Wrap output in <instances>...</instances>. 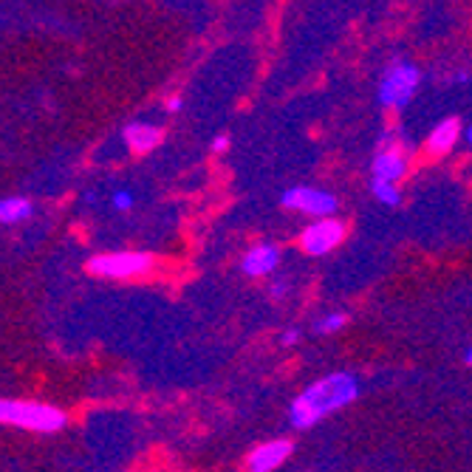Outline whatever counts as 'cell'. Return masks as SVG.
<instances>
[{"label":"cell","mask_w":472,"mask_h":472,"mask_svg":"<svg viewBox=\"0 0 472 472\" xmlns=\"http://www.w3.org/2000/svg\"><path fill=\"white\" fill-rule=\"evenodd\" d=\"M359 396V382L351 373H331L320 382H314L311 387H306L289 407V418L297 430H306L311 424H317L320 418H325L328 413L351 404Z\"/></svg>","instance_id":"obj_1"},{"label":"cell","mask_w":472,"mask_h":472,"mask_svg":"<svg viewBox=\"0 0 472 472\" xmlns=\"http://www.w3.org/2000/svg\"><path fill=\"white\" fill-rule=\"evenodd\" d=\"M0 421L6 424H18L23 430H37V433H57L66 427V413L51 407V404H40V402H9L0 399Z\"/></svg>","instance_id":"obj_2"},{"label":"cell","mask_w":472,"mask_h":472,"mask_svg":"<svg viewBox=\"0 0 472 472\" xmlns=\"http://www.w3.org/2000/svg\"><path fill=\"white\" fill-rule=\"evenodd\" d=\"M418 80H421V74H418L416 66H410V63H393L385 71V80L379 82V91H376L382 108L402 111L413 99V94L418 88Z\"/></svg>","instance_id":"obj_3"},{"label":"cell","mask_w":472,"mask_h":472,"mask_svg":"<svg viewBox=\"0 0 472 472\" xmlns=\"http://www.w3.org/2000/svg\"><path fill=\"white\" fill-rule=\"evenodd\" d=\"M88 269L91 275L111 278V280L142 278L153 269V255L150 252H105V255H97L88 263Z\"/></svg>","instance_id":"obj_4"},{"label":"cell","mask_w":472,"mask_h":472,"mask_svg":"<svg viewBox=\"0 0 472 472\" xmlns=\"http://www.w3.org/2000/svg\"><path fill=\"white\" fill-rule=\"evenodd\" d=\"M342 238H345V226L340 221H334V218H323V221L306 226L300 244H303L306 255L320 258V255H328L331 249H337L342 244Z\"/></svg>","instance_id":"obj_5"},{"label":"cell","mask_w":472,"mask_h":472,"mask_svg":"<svg viewBox=\"0 0 472 472\" xmlns=\"http://www.w3.org/2000/svg\"><path fill=\"white\" fill-rule=\"evenodd\" d=\"M280 204L286 209H300L309 215H331L337 209V198L317 187H292L283 192Z\"/></svg>","instance_id":"obj_6"},{"label":"cell","mask_w":472,"mask_h":472,"mask_svg":"<svg viewBox=\"0 0 472 472\" xmlns=\"http://www.w3.org/2000/svg\"><path fill=\"white\" fill-rule=\"evenodd\" d=\"M292 449H294V444H292V441H283V438L269 441V444H261L258 449H252L247 466H249L252 472H269V469H278V466L292 455Z\"/></svg>","instance_id":"obj_7"},{"label":"cell","mask_w":472,"mask_h":472,"mask_svg":"<svg viewBox=\"0 0 472 472\" xmlns=\"http://www.w3.org/2000/svg\"><path fill=\"white\" fill-rule=\"evenodd\" d=\"M278 263H280V249L266 244V247H255V249L244 258L241 269H244V275H249V278H263V275L275 272Z\"/></svg>","instance_id":"obj_8"},{"label":"cell","mask_w":472,"mask_h":472,"mask_svg":"<svg viewBox=\"0 0 472 472\" xmlns=\"http://www.w3.org/2000/svg\"><path fill=\"white\" fill-rule=\"evenodd\" d=\"M161 128H156V125H147V122H133V125H128L125 128V142L130 144V150H136V153H147V150H153L159 142H161Z\"/></svg>","instance_id":"obj_9"},{"label":"cell","mask_w":472,"mask_h":472,"mask_svg":"<svg viewBox=\"0 0 472 472\" xmlns=\"http://www.w3.org/2000/svg\"><path fill=\"white\" fill-rule=\"evenodd\" d=\"M458 136H461V125H458V119H444L441 125H435V130L430 133V139H427V150L433 153V156H444V153H449L452 147H455V142H458Z\"/></svg>","instance_id":"obj_10"},{"label":"cell","mask_w":472,"mask_h":472,"mask_svg":"<svg viewBox=\"0 0 472 472\" xmlns=\"http://www.w3.org/2000/svg\"><path fill=\"white\" fill-rule=\"evenodd\" d=\"M407 173V159L399 150H382L373 159V178H385V181H399Z\"/></svg>","instance_id":"obj_11"},{"label":"cell","mask_w":472,"mask_h":472,"mask_svg":"<svg viewBox=\"0 0 472 472\" xmlns=\"http://www.w3.org/2000/svg\"><path fill=\"white\" fill-rule=\"evenodd\" d=\"M32 215V204L26 198H4L0 201V223H18Z\"/></svg>","instance_id":"obj_12"},{"label":"cell","mask_w":472,"mask_h":472,"mask_svg":"<svg viewBox=\"0 0 472 472\" xmlns=\"http://www.w3.org/2000/svg\"><path fill=\"white\" fill-rule=\"evenodd\" d=\"M373 195L376 201H382L385 206H399L402 204V192L396 187V181H385V178H373Z\"/></svg>","instance_id":"obj_13"},{"label":"cell","mask_w":472,"mask_h":472,"mask_svg":"<svg viewBox=\"0 0 472 472\" xmlns=\"http://www.w3.org/2000/svg\"><path fill=\"white\" fill-rule=\"evenodd\" d=\"M345 323H348L345 314H328L323 323H317V334H334V331H340Z\"/></svg>","instance_id":"obj_14"},{"label":"cell","mask_w":472,"mask_h":472,"mask_svg":"<svg viewBox=\"0 0 472 472\" xmlns=\"http://www.w3.org/2000/svg\"><path fill=\"white\" fill-rule=\"evenodd\" d=\"M113 206H116V209H122V212H125V209H130V206H133V195H130V192H125V190H119V192L113 195Z\"/></svg>","instance_id":"obj_15"},{"label":"cell","mask_w":472,"mask_h":472,"mask_svg":"<svg viewBox=\"0 0 472 472\" xmlns=\"http://www.w3.org/2000/svg\"><path fill=\"white\" fill-rule=\"evenodd\" d=\"M226 147H229V136H226V133H223V136H215V139H212V150H215V153H223Z\"/></svg>","instance_id":"obj_16"},{"label":"cell","mask_w":472,"mask_h":472,"mask_svg":"<svg viewBox=\"0 0 472 472\" xmlns=\"http://www.w3.org/2000/svg\"><path fill=\"white\" fill-rule=\"evenodd\" d=\"M297 340H300V331H297V328H289V331L280 337V342H283V345H294Z\"/></svg>","instance_id":"obj_17"},{"label":"cell","mask_w":472,"mask_h":472,"mask_svg":"<svg viewBox=\"0 0 472 472\" xmlns=\"http://www.w3.org/2000/svg\"><path fill=\"white\" fill-rule=\"evenodd\" d=\"M286 292H289V286H286V283H283V280H278V283H275V286H272V297H275V300H280V297H283V294H286Z\"/></svg>","instance_id":"obj_18"},{"label":"cell","mask_w":472,"mask_h":472,"mask_svg":"<svg viewBox=\"0 0 472 472\" xmlns=\"http://www.w3.org/2000/svg\"><path fill=\"white\" fill-rule=\"evenodd\" d=\"M181 108H184V102H181V97H173V99L167 102V111H170V113H175V111H181Z\"/></svg>","instance_id":"obj_19"},{"label":"cell","mask_w":472,"mask_h":472,"mask_svg":"<svg viewBox=\"0 0 472 472\" xmlns=\"http://www.w3.org/2000/svg\"><path fill=\"white\" fill-rule=\"evenodd\" d=\"M464 362H466V365H472V348H466V351H464Z\"/></svg>","instance_id":"obj_20"},{"label":"cell","mask_w":472,"mask_h":472,"mask_svg":"<svg viewBox=\"0 0 472 472\" xmlns=\"http://www.w3.org/2000/svg\"><path fill=\"white\" fill-rule=\"evenodd\" d=\"M466 142H469V144H472V128H469V130H466Z\"/></svg>","instance_id":"obj_21"}]
</instances>
